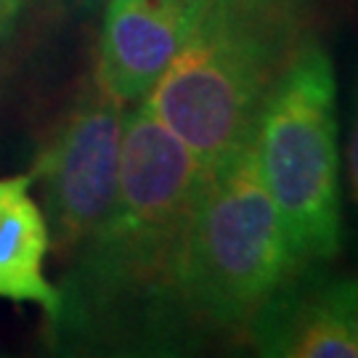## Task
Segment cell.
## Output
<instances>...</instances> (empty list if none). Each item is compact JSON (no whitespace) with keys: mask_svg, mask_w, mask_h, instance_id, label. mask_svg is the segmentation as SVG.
I'll return each mask as SVG.
<instances>
[{"mask_svg":"<svg viewBox=\"0 0 358 358\" xmlns=\"http://www.w3.org/2000/svg\"><path fill=\"white\" fill-rule=\"evenodd\" d=\"M27 0H0V40L11 38Z\"/></svg>","mask_w":358,"mask_h":358,"instance_id":"10","label":"cell"},{"mask_svg":"<svg viewBox=\"0 0 358 358\" xmlns=\"http://www.w3.org/2000/svg\"><path fill=\"white\" fill-rule=\"evenodd\" d=\"M109 0H66V6L72 8V11H77V13H96L99 8H103Z\"/></svg>","mask_w":358,"mask_h":358,"instance_id":"11","label":"cell"},{"mask_svg":"<svg viewBox=\"0 0 358 358\" xmlns=\"http://www.w3.org/2000/svg\"><path fill=\"white\" fill-rule=\"evenodd\" d=\"M356 345H358V319H356Z\"/></svg>","mask_w":358,"mask_h":358,"instance_id":"12","label":"cell"},{"mask_svg":"<svg viewBox=\"0 0 358 358\" xmlns=\"http://www.w3.org/2000/svg\"><path fill=\"white\" fill-rule=\"evenodd\" d=\"M358 276L300 282V271L271 294L247 324L266 356L358 358Z\"/></svg>","mask_w":358,"mask_h":358,"instance_id":"7","label":"cell"},{"mask_svg":"<svg viewBox=\"0 0 358 358\" xmlns=\"http://www.w3.org/2000/svg\"><path fill=\"white\" fill-rule=\"evenodd\" d=\"M29 183L27 176L0 178V297L40 306L51 316L59 292L43 273L51 239Z\"/></svg>","mask_w":358,"mask_h":358,"instance_id":"8","label":"cell"},{"mask_svg":"<svg viewBox=\"0 0 358 358\" xmlns=\"http://www.w3.org/2000/svg\"><path fill=\"white\" fill-rule=\"evenodd\" d=\"M125 106L101 90L80 96L38 159L45 186L48 239L59 260H69L106 223L120 189Z\"/></svg>","mask_w":358,"mask_h":358,"instance_id":"5","label":"cell"},{"mask_svg":"<svg viewBox=\"0 0 358 358\" xmlns=\"http://www.w3.org/2000/svg\"><path fill=\"white\" fill-rule=\"evenodd\" d=\"M255 152L297 271L334 260L343 247L337 75L319 43L297 45L273 83Z\"/></svg>","mask_w":358,"mask_h":358,"instance_id":"4","label":"cell"},{"mask_svg":"<svg viewBox=\"0 0 358 358\" xmlns=\"http://www.w3.org/2000/svg\"><path fill=\"white\" fill-rule=\"evenodd\" d=\"M276 0H207L143 101L213 170L255 136L257 117L294 56Z\"/></svg>","mask_w":358,"mask_h":358,"instance_id":"2","label":"cell"},{"mask_svg":"<svg viewBox=\"0 0 358 358\" xmlns=\"http://www.w3.org/2000/svg\"><path fill=\"white\" fill-rule=\"evenodd\" d=\"M294 273L252 136L207 170L183 229L176 306L186 337L202 329H247L260 306Z\"/></svg>","mask_w":358,"mask_h":358,"instance_id":"3","label":"cell"},{"mask_svg":"<svg viewBox=\"0 0 358 358\" xmlns=\"http://www.w3.org/2000/svg\"><path fill=\"white\" fill-rule=\"evenodd\" d=\"M207 0H109L96 88L117 103H138L189 40Z\"/></svg>","mask_w":358,"mask_h":358,"instance_id":"6","label":"cell"},{"mask_svg":"<svg viewBox=\"0 0 358 358\" xmlns=\"http://www.w3.org/2000/svg\"><path fill=\"white\" fill-rule=\"evenodd\" d=\"M205 176L199 157L141 99L122 125L115 210L66 260L56 289L53 348H173L186 337L176 263Z\"/></svg>","mask_w":358,"mask_h":358,"instance_id":"1","label":"cell"},{"mask_svg":"<svg viewBox=\"0 0 358 358\" xmlns=\"http://www.w3.org/2000/svg\"><path fill=\"white\" fill-rule=\"evenodd\" d=\"M345 170H348V192L358 210V88L353 96V112H350V128H348L345 146Z\"/></svg>","mask_w":358,"mask_h":358,"instance_id":"9","label":"cell"}]
</instances>
